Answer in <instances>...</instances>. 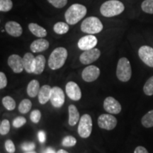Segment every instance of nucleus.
<instances>
[{"label": "nucleus", "mask_w": 153, "mask_h": 153, "mask_svg": "<svg viewBox=\"0 0 153 153\" xmlns=\"http://www.w3.org/2000/svg\"><path fill=\"white\" fill-rule=\"evenodd\" d=\"M87 12V9L85 6L80 4H73L65 13V19L68 24L74 25L86 16Z\"/></svg>", "instance_id": "nucleus-1"}, {"label": "nucleus", "mask_w": 153, "mask_h": 153, "mask_svg": "<svg viewBox=\"0 0 153 153\" xmlns=\"http://www.w3.org/2000/svg\"><path fill=\"white\" fill-rule=\"evenodd\" d=\"M125 10V6L118 0H108L101 4L100 13L103 16L110 18L118 16Z\"/></svg>", "instance_id": "nucleus-2"}, {"label": "nucleus", "mask_w": 153, "mask_h": 153, "mask_svg": "<svg viewBox=\"0 0 153 153\" xmlns=\"http://www.w3.org/2000/svg\"><path fill=\"white\" fill-rule=\"evenodd\" d=\"M68 51L63 47L56 48L50 55L48 66L53 70H57L64 65L68 58Z\"/></svg>", "instance_id": "nucleus-3"}, {"label": "nucleus", "mask_w": 153, "mask_h": 153, "mask_svg": "<svg viewBox=\"0 0 153 153\" xmlns=\"http://www.w3.org/2000/svg\"><path fill=\"white\" fill-rule=\"evenodd\" d=\"M80 28L84 33L93 35L100 33L104 28V26L99 18L96 16H89L82 22Z\"/></svg>", "instance_id": "nucleus-4"}, {"label": "nucleus", "mask_w": 153, "mask_h": 153, "mask_svg": "<svg viewBox=\"0 0 153 153\" xmlns=\"http://www.w3.org/2000/svg\"><path fill=\"white\" fill-rule=\"evenodd\" d=\"M132 68L131 62L126 57H121L118 60L116 68V76L120 82H126L131 79Z\"/></svg>", "instance_id": "nucleus-5"}, {"label": "nucleus", "mask_w": 153, "mask_h": 153, "mask_svg": "<svg viewBox=\"0 0 153 153\" xmlns=\"http://www.w3.org/2000/svg\"><path fill=\"white\" fill-rule=\"evenodd\" d=\"M92 118L89 114H84L80 118L77 132L82 138H87L92 132Z\"/></svg>", "instance_id": "nucleus-6"}, {"label": "nucleus", "mask_w": 153, "mask_h": 153, "mask_svg": "<svg viewBox=\"0 0 153 153\" xmlns=\"http://www.w3.org/2000/svg\"><path fill=\"white\" fill-rule=\"evenodd\" d=\"M117 123L118 120L116 118L111 114H101L97 120L99 127L106 131H111L114 129L117 126Z\"/></svg>", "instance_id": "nucleus-7"}, {"label": "nucleus", "mask_w": 153, "mask_h": 153, "mask_svg": "<svg viewBox=\"0 0 153 153\" xmlns=\"http://www.w3.org/2000/svg\"><path fill=\"white\" fill-rule=\"evenodd\" d=\"M50 101L55 108H58L62 107L65 103V93L62 89L58 87H53Z\"/></svg>", "instance_id": "nucleus-8"}, {"label": "nucleus", "mask_w": 153, "mask_h": 153, "mask_svg": "<svg viewBox=\"0 0 153 153\" xmlns=\"http://www.w3.org/2000/svg\"><path fill=\"white\" fill-rule=\"evenodd\" d=\"M101 55V51L98 48H92L84 51L80 55L79 60L83 65L91 64L99 58Z\"/></svg>", "instance_id": "nucleus-9"}, {"label": "nucleus", "mask_w": 153, "mask_h": 153, "mask_svg": "<svg viewBox=\"0 0 153 153\" xmlns=\"http://www.w3.org/2000/svg\"><path fill=\"white\" fill-rule=\"evenodd\" d=\"M100 75V70L95 65H88L82 72V78L86 82H92Z\"/></svg>", "instance_id": "nucleus-10"}, {"label": "nucleus", "mask_w": 153, "mask_h": 153, "mask_svg": "<svg viewBox=\"0 0 153 153\" xmlns=\"http://www.w3.org/2000/svg\"><path fill=\"white\" fill-rule=\"evenodd\" d=\"M97 43H98L97 38L95 36L89 34L80 38L77 43V46L80 50L85 51L87 50L94 48Z\"/></svg>", "instance_id": "nucleus-11"}, {"label": "nucleus", "mask_w": 153, "mask_h": 153, "mask_svg": "<svg viewBox=\"0 0 153 153\" xmlns=\"http://www.w3.org/2000/svg\"><path fill=\"white\" fill-rule=\"evenodd\" d=\"M138 55L140 60L146 65L153 68V48L148 45H143L138 50Z\"/></svg>", "instance_id": "nucleus-12"}, {"label": "nucleus", "mask_w": 153, "mask_h": 153, "mask_svg": "<svg viewBox=\"0 0 153 153\" xmlns=\"http://www.w3.org/2000/svg\"><path fill=\"white\" fill-rule=\"evenodd\" d=\"M104 108L111 114H118L121 111V105L112 97H108L104 101Z\"/></svg>", "instance_id": "nucleus-13"}, {"label": "nucleus", "mask_w": 153, "mask_h": 153, "mask_svg": "<svg viewBox=\"0 0 153 153\" xmlns=\"http://www.w3.org/2000/svg\"><path fill=\"white\" fill-rule=\"evenodd\" d=\"M7 63L12 71L14 73H21L24 70L23 57H20L19 55L13 54L9 57Z\"/></svg>", "instance_id": "nucleus-14"}, {"label": "nucleus", "mask_w": 153, "mask_h": 153, "mask_svg": "<svg viewBox=\"0 0 153 153\" xmlns=\"http://www.w3.org/2000/svg\"><path fill=\"white\" fill-rule=\"evenodd\" d=\"M65 91L68 97L73 101H79L82 98L81 89L74 82H69L65 86Z\"/></svg>", "instance_id": "nucleus-15"}, {"label": "nucleus", "mask_w": 153, "mask_h": 153, "mask_svg": "<svg viewBox=\"0 0 153 153\" xmlns=\"http://www.w3.org/2000/svg\"><path fill=\"white\" fill-rule=\"evenodd\" d=\"M5 30L7 33L13 37H19L22 35L23 28L18 22L10 21L6 23Z\"/></svg>", "instance_id": "nucleus-16"}, {"label": "nucleus", "mask_w": 153, "mask_h": 153, "mask_svg": "<svg viewBox=\"0 0 153 153\" xmlns=\"http://www.w3.org/2000/svg\"><path fill=\"white\" fill-rule=\"evenodd\" d=\"M49 42L48 40L43 38H40L39 39L35 40L30 45V51L33 53H41L46 51L49 48Z\"/></svg>", "instance_id": "nucleus-17"}, {"label": "nucleus", "mask_w": 153, "mask_h": 153, "mask_svg": "<svg viewBox=\"0 0 153 153\" xmlns=\"http://www.w3.org/2000/svg\"><path fill=\"white\" fill-rule=\"evenodd\" d=\"M23 62H24V70L26 72L31 74L33 73L35 69L36 57L30 53H26L23 57Z\"/></svg>", "instance_id": "nucleus-18"}, {"label": "nucleus", "mask_w": 153, "mask_h": 153, "mask_svg": "<svg viewBox=\"0 0 153 153\" xmlns=\"http://www.w3.org/2000/svg\"><path fill=\"white\" fill-rule=\"evenodd\" d=\"M52 87L51 86L45 85L41 87L39 93L38 94V98L39 103L42 105L45 104L50 100L51 95Z\"/></svg>", "instance_id": "nucleus-19"}, {"label": "nucleus", "mask_w": 153, "mask_h": 153, "mask_svg": "<svg viewBox=\"0 0 153 153\" xmlns=\"http://www.w3.org/2000/svg\"><path fill=\"white\" fill-rule=\"evenodd\" d=\"M69 120L68 123L70 126H74L79 121L80 116L77 108L73 104H70L68 107Z\"/></svg>", "instance_id": "nucleus-20"}, {"label": "nucleus", "mask_w": 153, "mask_h": 153, "mask_svg": "<svg viewBox=\"0 0 153 153\" xmlns=\"http://www.w3.org/2000/svg\"><path fill=\"white\" fill-rule=\"evenodd\" d=\"M28 29L32 34L38 38H44L47 36V30L43 27L36 23H30L28 24Z\"/></svg>", "instance_id": "nucleus-21"}, {"label": "nucleus", "mask_w": 153, "mask_h": 153, "mask_svg": "<svg viewBox=\"0 0 153 153\" xmlns=\"http://www.w3.org/2000/svg\"><path fill=\"white\" fill-rule=\"evenodd\" d=\"M40 89H41V86H40L39 82L36 79H33L28 83L26 91H27V94L30 97L34 98V97H37Z\"/></svg>", "instance_id": "nucleus-22"}, {"label": "nucleus", "mask_w": 153, "mask_h": 153, "mask_svg": "<svg viewBox=\"0 0 153 153\" xmlns=\"http://www.w3.org/2000/svg\"><path fill=\"white\" fill-rule=\"evenodd\" d=\"M46 60L45 57L43 55H38L36 57L35 62V69H34L33 74H41L44 71L45 67Z\"/></svg>", "instance_id": "nucleus-23"}, {"label": "nucleus", "mask_w": 153, "mask_h": 153, "mask_svg": "<svg viewBox=\"0 0 153 153\" xmlns=\"http://www.w3.org/2000/svg\"><path fill=\"white\" fill-rule=\"evenodd\" d=\"M69 25L68 23L59 22H57L54 26H53V30L55 33L59 34V35H63L65 34L69 31Z\"/></svg>", "instance_id": "nucleus-24"}, {"label": "nucleus", "mask_w": 153, "mask_h": 153, "mask_svg": "<svg viewBox=\"0 0 153 153\" xmlns=\"http://www.w3.org/2000/svg\"><path fill=\"white\" fill-rule=\"evenodd\" d=\"M141 123L145 128L153 127V110L150 111L143 116Z\"/></svg>", "instance_id": "nucleus-25"}, {"label": "nucleus", "mask_w": 153, "mask_h": 153, "mask_svg": "<svg viewBox=\"0 0 153 153\" xmlns=\"http://www.w3.org/2000/svg\"><path fill=\"white\" fill-rule=\"evenodd\" d=\"M31 107L32 103L29 99H23L19 105V111L22 114H26L31 109Z\"/></svg>", "instance_id": "nucleus-26"}, {"label": "nucleus", "mask_w": 153, "mask_h": 153, "mask_svg": "<svg viewBox=\"0 0 153 153\" xmlns=\"http://www.w3.org/2000/svg\"><path fill=\"white\" fill-rule=\"evenodd\" d=\"M2 104L4 108L8 111H13L16 108V101L11 97L6 96L2 99Z\"/></svg>", "instance_id": "nucleus-27"}, {"label": "nucleus", "mask_w": 153, "mask_h": 153, "mask_svg": "<svg viewBox=\"0 0 153 153\" xmlns=\"http://www.w3.org/2000/svg\"><path fill=\"white\" fill-rule=\"evenodd\" d=\"M141 9L145 13L153 14V0H144L141 4Z\"/></svg>", "instance_id": "nucleus-28"}, {"label": "nucleus", "mask_w": 153, "mask_h": 153, "mask_svg": "<svg viewBox=\"0 0 153 153\" xmlns=\"http://www.w3.org/2000/svg\"><path fill=\"white\" fill-rule=\"evenodd\" d=\"M143 91L147 96L153 95V76L149 78L143 87Z\"/></svg>", "instance_id": "nucleus-29"}, {"label": "nucleus", "mask_w": 153, "mask_h": 153, "mask_svg": "<svg viewBox=\"0 0 153 153\" xmlns=\"http://www.w3.org/2000/svg\"><path fill=\"white\" fill-rule=\"evenodd\" d=\"M13 8V2L11 0H0V11L8 12Z\"/></svg>", "instance_id": "nucleus-30"}, {"label": "nucleus", "mask_w": 153, "mask_h": 153, "mask_svg": "<svg viewBox=\"0 0 153 153\" xmlns=\"http://www.w3.org/2000/svg\"><path fill=\"white\" fill-rule=\"evenodd\" d=\"M10 123L7 119L1 120L0 123V134L1 135H5L9 133L10 131Z\"/></svg>", "instance_id": "nucleus-31"}, {"label": "nucleus", "mask_w": 153, "mask_h": 153, "mask_svg": "<svg viewBox=\"0 0 153 153\" xmlns=\"http://www.w3.org/2000/svg\"><path fill=\"white\" fill-rule=\"evenodd\" d=\"M76 144V139L74 136L72 135H68V136L65 137L62 140V145L64 147H73Z\"/></svg>", "instance_id": "nucleus-32"}, {"label": "nucleus", "mask_w": 153, "mask_h": 153, "mask_svg": "<svg viewBox=\"0 0 153 153\" xmlns=\"http://www.w3.org/2000/svg\"><path fill=\"white\" fill-rule=\"evenodd\" d=\"M41 118V112L39 110L36 109L32 111L30 115V119L34 123H38Z\"/></svg>", "instance_id": "nucleus-33"}, {"label": "nucleus", "mask_w": 153, "mask_h": 153, "mask_svg": "<svg viewBox=\"0 0 153 153\" xmlns=\"http://www.w3.org/2000/svg\"><path fill=\"white\" fill-rule=\"evenodd\" d=\"M48 1L57 9L63 8L68 4V0H48Z\"/></svg>", "instance_id": "nucleus-34"}, {"label": "nucleus", "mask_w": 153, "mask_h": 153, "mask_svg": "<svg viewBox=\"0 0 153 153\" xmlns=\"http://www.w3.org/2000/svg\"><path fill=\"white\" fill-rule=\"evenodd\" d=\"M26 123V119L23 116H18L16 118H14L13 120V126L16 128H19L22 127L23 126L25 125Z\"/></svg>", "instance_id": "nucleus-35"}, {"label": "nucleus", "mask_w": 153, "mask_h": 153, "mask_svg": "<svg viewBox=\"0 0 153 153\" xmlns=\"http://www.w3.org/2000/svg\"><path fill=\"white\" fill-rule=\"evenodd\" d=\"M4 147L8 153H14L16 151V147L14 143L11 140H7L4 143Z\"/></svg>", "instance_id": "nucleus-36"}, {"label": "nucleus", "mask_w": 153, "mask_h": 153, "mask_svg": "<svg viewBox=\"0 0 153 153\" xmlns=\"http://www.w3.org/2000/svg\"><path fill=\"white\" fill-rule=\"evenodd\" d=\"M36 148V145L34 143L31 142H26L24 143L21 145V148L22 150L25 151V152H28V151H32L33 150Z\"/></svg>", "instance_id": "nucleus-37"}, {"label": "nucleus", "mask_w": 153, "mask_h": 153, "mask_svg": "<svg viewBox=\"0 0 153 153\" xmlns=\"http://www.w3.org/2000/svg\"><path fill=\"white\" fill-rule=\"evenodd\" d=\"M7 78L3 72H0V89H2L7 85Z\"/></svg>", "instance_id": "nucleus-38"}, {"label": "nucleus", "mask_w": 153, "mask_h": 153, "mask_svg": "<svg viewBox=\"0 0 153 153\" xmlns=\"http://www.w3.org/2000/svg\"><path fill=\"white\" fill-rule=\"evenodd\" d=\"M38 138L40 143H45V140H46V135H45V132L43 131H40L38 133Z\"/></svg>", "instance_id": "nucleus-39"}, {"label": "nucleus", "mask_w": 153, "mask_h": 153, "mask_svg": "<svg viewBox=\"0 0 153 153\" xmlns=\"http://www.w3.org/2000/svg\"><path fill=\"white\" fill-rule=\"evenodd\" d=\"M134 153H149L147 149L143 146H137L134 150Z\"/></svg>", "instance_id": "nucleus-40"}, {"label": "nucleus", "mask_w": 153, "mask_h": 153, "mask_svg": "<svg viewBox=\"0 0 153 153\" xmlns=\"http://www.w3.org/2000/svg\"><path fill=\"white\" fill-rule=\"evenodd\" d=\"M42 153H57V152H55V150H53V148H48L45 149V150H44Z\"/></svg>", "instance_id": "nucleus-41"}, {"label": "nucleus", "mask_w": 153, "mask_h": 153, "mask_svg": "<svg viewBox=\"0 0 153 153\" xmlns=\"http://www.w3.org/2000/svg\"><path fill=\"white\" fill-rule=\"evenodd\" d=\"M57 153H69L68 151L65 150H62V149H61V150H59L57 151Z\"/></svg>", "instance_id": "nucleus-42"}, {"label": "nucleus", "mask_w": 153, "mask_h": 153, "mask_svg": "<svg viewBox=\"0 0 153 153\" xmlns=\"http://www.w3.org/2000/svg\"><path fill=\"white\" fill-rule=\"evenodd\" d=\"M24 153H36V152H35V151L32 150V151H28V152H25Z\"/></svg>", "instance_id": "nucleus-43"}]
</instances>
